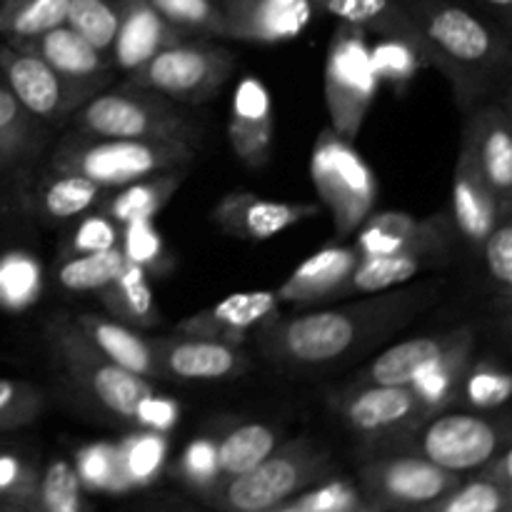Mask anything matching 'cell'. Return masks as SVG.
<instances>
[{"label": "cell", "instance_id": "cell-8", "mask_svg": "<svg viewBox=\"0 0 512 512\" xmlns=\"http://www.w3.org/2000/svg\"><path fill=\"white\" fill-rule=\"evenodd\" d=\"M365 35L358 25L340 23L325 58V105L330 125L345 140L358 138L380 88Z\"/></svg>", "mask_w": 512, "mask_h": 512}, {"label": "cell", "instance_id": "cell-26", "mask_svg": "<svg viewBox=\"0 0 512 512\" xmlns=\"http://www.w3.org/2000/svg\"><path fill=\"white\" fill-rule=\"evenodd\" d=\"M13 45L40 55L55 73L65 75L70 80L98 83V80H105V73H108L105 53H100L95 45H90L83 35H78L65 23L38 35V38Z\"/></svg>", "mask_w": 512, "mask_h": 512}, {"label": "cell", "instance_id": "cell-22", "mask_svg": "<svg viewBox=\"0 0 512 512\" xmlns=\"http://www.w3.org/2000/svg\"><path fill=\"white\" fill-rule=\"evenodd\" d=\"M358 260L360 255L355 245H328L290 273V278L275 290L278 300L280 303H315V300L343 295L345 283Z\"/></svg>", "mask_w": 512, "mask_h": 512}, {"label": "cell", "instance_id": "cell-10", "mask_svg": "<svg viewBox=\"0 0 512 512\" xmlns=\"http://www.w3.org/2000/svg\"><path fill=\"white\" fill-rule=\"evenodd\" d=\"M235 68L230 50L210 43L168 45L130 73L128 83L175 103L198 105L215 98Z\"/></svg>", "mask_w": 512, "mask_h": 512}, {"label": "cell", "instance_id": "cell-34", "mask_svg": "<svg viewBox=\"0 0 512 512\" xmlns=\"http://www.w3.org/2000/svg\"><path fill=\"white\" fill-rule=\"evenodd\" d=\"M33 512H90L73 463L53 458L45 465L33 490Z\"/></svg>", "mask_w": 512, "mask_h": 512}, {"label": "cell", "instance_id": "cell-23", "mask_svg": "<svg viewBox=\"0 0 512 512\" xmlns=\"http://www.w3.org/2000/svg\"><path fill=\"white\" fill-rule=\"evenodd\" d=\"M453 218L460 233L473 245H483L485 238L495 230V225L505 218L498 198L480 175L473 153L463 143L455 168L453 183Z\"/></svg>", "mask_w": 512, "mask_h": 512}, {"label": "cell", "instance_id": "cell-38", "mask_svg": "<svg viewBox=\"0 0 512 512\" xmlns=\"http://www.w3.org/2000/svg\"><path fill=\"white\" fill-rule=\"evenodd\" d=\"M120 18V0H70L65 25L83 35L90 45L108 53Z\"/></svg>", "mask_w": 512, "mask_h": 512}, {"label": "cell", "instance_id": "cell-21", "mask_svg": "<svg viewBox=\"0 0 512 512\" xmlns=\"http://www.w3.org/2000/svg\"><path fill=\"white\" fill-rule=\"evenodd\" d=\"M183 40V33L165 23L148 0H120V18L110 45L115 68L133 73L155 53Z\"/></svg>", "mask_w": 512, "mask_h": 512}, {"label": "cell", "instance_id": "cell-20", "mask_svg": "<svg viewBox=\"0 0 512 512\" xmlns=\"http://www.w3.org/2000/svg\"><path fill=\"white\" fill-rule=\"evenodd\" d=\"M355 238L360 258L378 255H435L443 245V230L430 220H418L400 210L370 213L363 220Z\"/></svg>", "mask_w": 512, "mask_h": 512}, {"label": "cell", "instance_id": "cell-51", "mask_svg": "<svg viewBox=\"0 0 512 512\" xmlns=\"http://www.w3.org/2000/svg\"><path fill=\"white\" fill-rule=\"evenodd\" d=\"M180 408L173 398H165L160 393H148L140 405L135 408L133 423L140 425V430H153V433H170L178 425Z\"/></svg>", "mask_w": 512, "mask_h": 512}, {"label": "cell", "instance_id": "cell-1", "mask_svg": "<svg viewBox=\"0 0 512 512\" xmlns=\"http://www.w3.org/2000/svg\"><path fill=\"white\" fill-rule=\"evenodd\" d=\"M410 303V293H403L398 298H378L373 303H358L343 310H318L288 320L275 315L255 333L260 350L268 358L293 365H328L358 348L363 340L373 338L385 325H393Z\"/></svg>", "mask_w": 512, "mask_h": 512}, {"label": "cell", "instance_id": "cell-44", "mask_svg": "<svg viewBox=\"0 0 512 512\" xmlns=\"http://www.w3.org/2000/svg\"><path fill=\"white\" fill-rule=\"evenodd\" d=\"M370 60H373L375 75H378L380 83L388 80L393 85L410 83L418 75V70L423 68L420 55L408 43L395 38H380L370 48Z\"/></svg>", "mask_w": 512, "mask_h": 512}, {"label": "cell", "instance_id": "cell-46", "mask_svg": "<svg viewBox=\"0 0 512 512\" xmlns=\"http://www.w3.org/2000/svg\"><path fill=\"white\" fill-rule=\"evenodd\" d=\"M120 250L130 265L150 270L163 258V235L153 220H133L120 228Z\"/></svg>", "mask_w": 512, "mask_h": 512}, {"label": "cell", "instance_id": "cell-14", "mask_svg": "<svg viewBox=\"0 0 512 512\" xmlns=\"http://www.w3.org/2000/svg\"><path fill=\"white\" fill-rule=\"evenodd\" d=\"M323 8L328 10L330 15H335L340 23L358 25L365 33H375L380 35V38H395L408 43L410 48L420 55L423 65L440 70V73L453 83L455 93L465 100V90L458 73H455L448 65V60L428 43V38L420 33V28L413 23V18L405 13V8L398 0H325Z\"/></svg>", "mask_w": 512, "mask_h": 512}, {"label": "cell", "instance_id": "cell-53", "mask_svg": "<svg viewBox=\"0 0 512 512\" xmlns=\"http://www.w3.org/2000/svg\"><path fill=\"white\" fill-rule=\"evenodd\" d=\"M43 148V135H0V183L20 173Z\"/></svg>", "mask_w": 512, "mask_h": 512}, {"label": "cell", "instance_id": "cell-4", "mask_svg": "<svg viewBox=\"0 0 512 512\" xmlns=\"http://www.w3.org/2000/svg\"><path fill=\"white\" fill-rule=\"evenodd\" d=\"M80 133L93 138L120 140H170L193 145L200 128L185 118L173 100L125 83L123 88L88 98L75 113Z\"/></svg>", "mask_w": 512, "mask_h": 512}, {"label": "cell", "instance_id": "cell-45", "mask_svg": "<svg viewBox=\"0 0 512 512\" xmlns=\"http://www.w3.org/2000/svg\"><path fill=\"white\" fill-rule=\"evenodd\" d=\"M512 393V380L498 365H478V368H470L465 375L463 383V395L468 398L470 405L480 410H495L500 405L508 403Z\"/></svg>", "mask_w": 512, "mask_h": 512}, {"label": "cell", "instance_id": "cell-36", "mask_svg": "<svg viewBox=\"0 0 512 512\" xmlns=\"http://www.w3.org/2000/svg\"><path fill=\"white\" fill-rule=\"evenodd\" d=\"M125 265H128V260H125L120 245L100 250V253L70 255L60 265L58 283L70 293H98L123 273Z\"/></svg>", "mask_w": 512, "mask_h": 512}, {"label": "cell", "instance_id": "cell-55", "mask_svg": "<svg viewBox=\"0 0 512 512\" xmlns=\"http://www.w3.org/2000/svg\"><path fill=\"white\" fill-rule=\"evenodd\" d=\"M230 115H238V118H273V103H270L268 88L258 78L240 80Z\"/></svg>", "mask_w": 512, "mask_h": 512}, {"label": "cell", "instance_id": "cell-56", "mask_svg": "<svg viewBox=\"0 0 512 512\" xmlns=\"http://www.w3.org/2000/svg\"><path fill=\"white\" fill-rule=\"evenodd\" d=\"M0 512H33V495H28V498H0Z\"/></svg>", "mask_w": 512, "mask_h": 512}, {"label": "cell", "instance_id": "cell-58", "mask_svg": "<svg viewBox=\"0 0 512 512\" xmlns=\"http://www.w3.org/2000/svg\"><path fill=\"white\" fill-rule=\"evenodd\" d=\"M308 3H310V5H313V3H318V5H323V3H325V0H308Z\"/></svg>", "mask_w": 512, "mask_h": 512}, {"label": "cell", "instance_id": "cell-28", "mask_svg": "<svg viewBox=\"0 0 512 512\" xmlns=\"http://www.w3.org/2000/svg\"><path fill=\"white\" fill-rule=\"evenodd\" d=\"M98 300L110 318L130 328H153L160 323L148 270L140 265H125V270L113 283L98 290Z\"/></svg>", "mask_w": 512, "mask_h": 512}, {"label": "cell", "instance_id": "cell-43", "mask_svg": "<svg viewBox=\"0 0 512 512\" xmlns=\"http://www.w3.org/2000/svg\"><path fill=\"white\" fill-rule=\"evenodd\" d=\"M75 473H78L83 488L93 490H123V473H120L118 448L108 443L88 445L75 458Z\"/></svg>", "mask_w": 512, "mask_h": 512}, {"label": "cell", "instance_id": "cell-49", "mask_svg": "<svg viewBox=\"0 0 512 512\" xmlns=\"http://www.w3.org/2000/svg\"><path fill=\"white\" fill-rule=\"evenodd\" d=\"M298 512H365L363 500L355 488L348 483H325L323 488L313 490L295 503Z\"/></svg>", "mask_w": 512, "mask_h": 512}, {"label": "cell", "instance_id": "cell-29", "mask_svg": "<svg viewBox=\"0 0 512 512\" xmlns=\"http://www.w3.org/2000/svg\"><path fill=\"white\" fill-rule=\"evenodd\" d=\"M105 188L75 173L53 170L33 193V205L48 220H75L103 200Z\"/></svg>", "mask_w": 512, "mask_h": 512}, {"label": "cell", "instance_id": "cell-41", "mask_svg": "<svg viewBox=\"0 0 512 512\" xmlns=\"http://www.w3.org/2000/svg\"><path fill=\"white\" fill-rule=\"evenodd\" d=\"M45 408V395L38 385L0 378V433L33 425Z\"/></svg>", "mask_w": 512, "mask_h": 512}, {"label": "cell", "instance_id": "cell-6", "mask_svg": "<svg viewBox=\"0 0 512 512\" xmlns=\"http://www.w3.org/2000/svg\"><path fill=\"white\" fill-rule=\"evenodd\" d=\"M310 178L333 218L335 235L348 238L373 213L378 180L363 155L333 128L323 130L310 155Z\"/></svg>", "mask_w": 512, "mask_h": 512}, {"label": "cell", "instance_id": "cell-11", "mask_svg": "<svg viewBox=\"0 0 512 512\" xmlns=\"http://www.w3.org/2000/svg\"><path fill=\"white\" fill-rule=\"evenodd\" d=\"M358 480L365 512H408L453 490L463 483V475L448 473L413 453H385L370 458Z\"/></svg>", "mask_w": 512, "mask_h": 512}, {"label": "cell", "instance_id": "cell-27", "mask_svg": "<svg viewBox=\"0 0 512 512\" xmlns=\"http://www.w3.org/2000/svg\"><path fill=\"white\" fill-rule=\"evenodd\" d=\"M185 173H188V168H173L120 185L113 195H103L98 210L108 215L113 223H118L120 228L133 223V220H153L168 205V200L178 193Z\"/></svg>", "mask_w": 512, "mask_h": 512}, {"label": "cell", "instance_id": "cell-25", "mask_svg": "<svg viewBox=\"0 0 512 512\" xmlns=\"http://www.w3.org/2000/svg\"><path fill=\"white\" fill-rule=\"evenodd\" d=\"M75 325L83 330L85 338L100 350L108 360H113L120 368L130 370V373L140 375V378H163L160 373L158 358L150 340L135 333L130 325L118 323L110 315H95V313H80L73 318Z\"/></svg>", "mask_w": 512, "mask_h": 512}, {"label": "cell", "instance_id": "cell-2", "mask_svg": "<svg viewBox=\"0 0 512 512\" xmlns=\"http://www.w3.org/2000/svg\"><path fill=\"white\" fill-rule=\"evenodd\" d=\"M195 158L193 145L170 140H120L93 138L78 133L65 138L53 153V170L75 173L93 180L100 188L115 190L133 180L163 173L173 168H188Z\"/></svg>", "mask_w": 512, "mask_h": 512}, {"label": "cell", "instance_id": "cell-50", "mask_svg": "<svg viewBox=\"0 0 512 512\" xmlns=\"http://www.w3.org/2000/svg\"><path fill=\"white\" fill-rule=\"evenodd\" d=\"M485 263H488L490 278L503 288L512 285V225L510 215H505L493 233L485 238Z\"/></svg>", "mask_w": 512, "mask_h": 512}, {"label": "cell", "instance_id": "cell-33", "mask_svg": "<svg viewBox=\"0 0 512 512\" xmlns=\"http://www.w3.org/2000/svg\"><path fill=\"white\" fill-rule=\"evenodd\" d=\"M43 293V268L33 253L8 250L0 255V310L23 313Z\"/></svg>", "mask_w": 512, "mask_h": 512}, {"label": "cell", "instance_id": "cell-37", "mask_svg": "<svg viewBox=\"0 0 512 512\" xmlns=\"http://www.w3.org/2000/svg\"><path fill=\"white\" fill-rule=\"evenodd\" d=\"M512 505V488L493 483L485 475L465 480L440 495L433 503L408 512H508Z\"/></svg>", "mask_w": 512, "mask_h": 512}, {"label": "cell", "instance_id": "cell-35", "mask_svg": "<svg viewBox=\"0 0 512 512\" xmlns=\"http://www.w3.org/2000/svg\"><path fill=\"white\" fill-rule=\"evenodd\" d=\"M425 263V255H378V258H360L355 270L345 283L343 295H375L403 285L415 278Z\"/></svg>", "mask_w": 512, "mask_h": 512}, {"label": "cell", "instance_id": "cell-5", "mask_svg": "<svg viewBox=\"0 0 512 512\" xmlns=\"http://www.w3.org/2000/svg\"><path fill=\"white\" fill-rule=\"evenodd\" d=\"M330 458L310 440L275 448L253 470L215 488V503L225 512H273L290 498L325 480Z\"/></svg>", "mask_w": 512, "mask_h": 512}, {"label": "cell", "instance_id": "cell-39", "mask_svg": "<svg viewBox=\"0 0 512 512\" xmlns=\"http://www.w3.org/2000/svg\"><path fill=\"white\" fill-rule=\"evenodd\" d=\"M165 435L153 433V430H138L130 435L118 448L120 473H123L125 488L130 485H143L158 475L160 465L165 460Z\"/></svg>", "mask_w": 512, "mask_h": 512}, {"label": "cell", "instance_id": "cell-60", "mask_svg": "<svg viewBox=\"0 0 512 512\" xmlns=\"http://www.w3.org/2000/svg\"><path fill=\"white\" fill-rule=\"evenodd\" d=\"M508 512H512V510H508Z\"/></svg>", "mask_w": 512, "mask_h": 512}, {"label": "cell", "instance_id": "cell-52", "mask_svg": "<svg viewBox=\"0 0 512 512\" xmlns=\"http://www.w3.org/2000/svg\"><path fill=\"white\" fill-rule=\"evenodd\" d=\"M38 485V473L20 455L0 450V498H28Z\"/></svg>", "mask_w": 512, "mask_h": 512}, {"label": "cell", "instance_id": "cell-16", "mask_svg": "<svg viewBox=\"0 0 512 512\" xmlns=\"http://www.w3.org/2000/svg\"><path fill=\"white\" fill-rule=\"evenodd\" d=\"M318 205L308 203H283V200H268L258 193L238 190L228 193L213 210V220L223 233L240 240H270L283 230L303 223V220L318 218Z\"/></svg>", "mask_w": 512, "mask_h": 512}, {"label": "cell", "instance_id": "cell-15", "mask_svg": "<svg viewBox=\"0 0 512 512\" xmlns=\"http://www.w3.org/2000/svg\"><path fill=\"white\" fill-rule=\"evenodd\" d=\"M278 293L275 290H245V293L228 295L220 303L190 315L178 325V333L193 335V338L218 340L225 345L245 343L248 335L263 328L265 323L278 315Z\"/></svg>", "mask_w": 512, "mask_h": 512}, {"label": "cell", "instance_id": "cell-7", "mask_svg": "<svg viewBox=\"0 0 512 512\" xmlns=\"http://www.w3.org/2000/svg\"><path fill=\"white\" fill-rule=\"evenodd\" d=\"M48 340L58 360L63 363L65 373L70 375V380L78 383V388L85 390L108 413L118 415L123 420H133L140 400L153 393V385L148 380L105 358L85 338L83 330L75 325L73 318L58 315V318L50 320Z\"/></svg>", "mask_w": 512, "mask_h": 512}, {"label": "cell", "instance_id": "cell-42", "mask_svg": "<svg viewBox=\"0 0 512 512\" xmlns=\"http://www.w3.org/2000/svg\"><path fill=\"white\" fill-rule=\"evenodd\" d=\"M228 138L238 158L250 168H263L273 150V118H238L230 115Z\"/></svg>", "mask_w": 512, "mask_h": 512}, {"label": "cell", "instance_id": "cell-3", "mask_svg": "<svg viewBox=\"0 0 512 512\" xmlns=\"http://www.w3.org/2000/svg\"><path fill=\"white\" fill-rule=\"evenodd\" d=\"M428 43L448 60L463 83L465 98L473 100L483 83L480 75L493 73L508 60V45L478 15L453 0H398Z\"/></svg>", "mask_w": 512, "mask_h": 512}, {"label": "cell", "instance_id": "cell-40", "mask_svg": "<svg viewBox=\"0 0 512 512\" xmlns=\"http://www.w3.org/2000/svg\"><path fill=\"white\" fill-rule=\"evenodd\" d=\"M165 23L180 33H208L223 38V8L213 0H148Z\"/></svg>", "mask_w": 512, "mask_h": 512}, {"label": "cell", "instance_id": "cell-31", "mask_svg": "<svg viewBox=\"0 0 512 512\" xmlns=\"http://www.w3.org/2000/svg\"><path fill=\"white\" fill-rule=\"evenodd\" d=\"M450 335L445 338H413L393 345L373 360L368 370L370 385H410L420 370L428 368L445 350Z\"/></svg>", "mask_w": 512, "mask_h": 512}, {"label": "cell", "instance_id": "cell-54", "mask_svg": "<svg viewBox=\"0 0 512 512\" xmlns=\"http://www.w3.org/2000/svg\"><path fill=\"white\" fill-rule=\"evenodd\" d=\"M0 135H43L38 120L30 118L0 75Z\"/></svg>", "mask_w": 512, "mask_h": 512}, {"label": "cell", "instance_id": "cell-17", "mask_svg": "<svg viewBox=\"0 0 512 512\" xmlns=\"http://www.w3.org/2000/svg\"><path fill=\"white\" fill-rule=\"evenodd\" d=\"M223 8V38L248 43H285L303 33L310 20L308 0H228Z\"/></svg>", "mask_w": 512, "mask_h": 512}, {"label": "cell", "instance_id": "cell-13", "mask_svg": "<svg viewBox=\"0 0 512 512\" xmlns=\"http://www.w3.org/2000/svg\"><path fill=\"white\" fill-rule=\"evenodd\" d=\"M0 75L25 113L35 120H60L95 90V83L65 78L40 55L13 43L0 45Z\"/></svg>", "mask_w": 512, "mask_h": 512}, {"label": "cell", "instance_id": "cell-48", "mask_svg": "<svg viewBox=\"0 0 512 512\" xmlns=\"http://www.w3.org/2000/svg\"><path fill=\"white\" fill-rule=\"evenodd\" d=\"M180 475L193 488L213 490L218 485V453H215V440H193L185 448L183 458H180Z\"/></svg>", "mask_w": 512, "mask_h": 512}, {"label": "cell", "instance_id": "cell-47", "mask_svg": "<svg viewBox=\"0 0 512 512\" xmlns=\"http://www.w3.org/2000/svg\"><path fill=\"white\" fill-rule=\"evenodd\" d=\"M120 245V225L113 223L108 215L98 213L85 215L73 230L70 238V255L80 253H100V250L118 248Z\"/></svg>", "mask_w": 512, "mask_h": 512}, {"label": "cell", "instance_id": "cell-30", "mask_svg": "<svg viewBox=\"0 0 512 512\" xmlns=\"http://www.w3.org/2000/svg\"><path fill=\"white\" fill-rule=\"evenodd\" d=\"M275 448H278V433L270 425L248 423L233 428L220 443H215V453H218V485L253 470Z\"/></svg>", "mask_w": 512, "mask_h": 512}, {"label": "cell", "instance_id": "cell-9", "mask_svg": "<svg viewBox=\"0 0 512 512\" xmlns=\"http://www.w3.org/2000/svg\"><path fill=\"white\" fill-rule=\"evenodd\" d=\"M508 425L468 413H438L415 428L393 453H413L448 473H478L508 448Z\"/></svg>", "mask_w": 512, "mask_h": 512}, {"label": "cell", "instance_id": "cell-18", "mask_svg": "<svg viewBox=\"0 0 512 512\" xmlns=\"http://www.w3.org/2000/svg\"><path fill=\"white\" fill-rule=\"evenodd\" d=\"M158 358L160 373L178 380H223L248 368V358L235 345L218 340L173 335L150 340Z\"/></svg>", "mask_w": 512, "mask_h": 512}, {"label": "cell", "instance_id": "cell-19", "mask_svg": "<svg viewBox=\"0 0 512 512\" xmlns=\"http://www.w3.org/2000/svg\"><path fill=\"white\" fill-rule=\"evenodd\" d=\"M465 145L473 153L475 165L490 190L498 198L500 210L510 215L512 210V130L510 118L503 108L490 105L473 115L465 133Z\"/></svg>", "mask_w": 512, "mask_h": 512}, {"label": "cell", "instance_id": "cell-57", "mask_svg": "<svg viewBox=\"0 0 512 512\" xmlns=\"http://www.w3.org/2000/svg\"><path fill=\"white\" fill-rule=\"evenodd\" d=\"M485 3L493 5L495 10H500V13H503V18H508V15H510L512 0H485Z\"/></svg>", "mask_w": 512, "mask_h": 512}, {"label": "cell", "instance_id": "cell-24", "mask_svg": "<svg viewBox=\"0 0 512 512\" xmlns=\"http://www.w3.org/2000/svg\"><path fill=\"white\" fill-rule=\"evenodd\" d=\"M473 345V330L450 333V340L443 353L428 368L420 370L413 383H410V388L415 390L428 418L443 413L463 393L465 375H468L470 360H473Z\"/></svg>", "mask_w": 512, "mask_h": 512}, {"label": "cell", "instance_id": "cell-12", "mask_svg": "<svg viewBox=\"0 0 512 512\" xmlns=\"http://www.w3.org/2000/svg\"><path fill=\"white\" fill-rule=\"evenodd\" d=\"M340 415L375 455L393 453L428 420L410 385H368L355 390L340 403Z\"/></svg>", "mask_w": 512, "mask_h": 512}, {"label": "cell", "instance_id": "cell-32", "mask_svg": "<svg viewBox=\"0 0 512 512\" xmlns=\"http://www.w3.org/2000/svg\"><path fill=\"white\" fill-rule=\"evenodd\" d=\"M70 0H0V35L5 43L33 40L68 18Z\"/></svg>", "mask_w": 512, "mask_h": 512}, {"label": "cell", "instance_id": "cell-59", "mask_svg": "<svg viewBox=\"0 0 512 512\" xmlns=\"http://www.w3.org/2000/svg\"><path fill=\"white\" fill-rule=\"evenodd\" d=\"M213 3H218V5H223V3H228V0H213Z\"/></svg>", "mask_w": 512, "mask_h": 512}]
</instances>
